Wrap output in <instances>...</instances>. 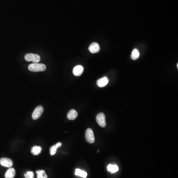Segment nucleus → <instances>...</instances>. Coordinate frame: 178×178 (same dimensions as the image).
Returning <instances> with one entry per match:
<instances>
[{
	"label": "nucleus",
	"instance_id": "ddd939ff",
	"mask_svg": "<svg viewBox=\"0 0 178 178\" xmlns=\"http://www.w3.org/2000/svg\"><path fill=\"white\" fill-rule=\"evenodd\" d=\"M31 153L34 156H38L42 152V148L40 146H34L31 149Z\"/></svg>",
	"mask_w": 178,
	"mask_h": 178
},
{
	"label": "nucleus",
	"instance_id": "2eb2a0df",
	"mask_svg": "<svg viewBox=\"0 0 178 178\" xmlns=\"http://www.w3.org/2000/svg\"><path fill=\"white\" fill-rule=\"evenodd\" d=\"M140 53L139 51L137 49H135L131 53V59L133 60H136L140 56Z\"/></svg>",
	"mask_w": 178,
	"mask_h": 178
},
{
	"label": "nucleus",
	"instance_id": "20e7f679",
	"mask_svg": "<svg viewBox=\"0 0 178 178\" xmlns=\"http://www.w3.org/2000/svg\"><path fill=\"white\" fill-rule=\"evenodd\" d=\"M25 59L27 61H32L34 63H38L40 61V56L37 54L28 53L25 56Z\"/></svg>",
	"mask_w": 178,
	"mask_h": 178
},
{
	"label": "nucleus",
	"instance_id": "f03ea898",
	"mask_svg": "<svg viewBox=\"0 0 178 178\" xmlns=\"http://www.w3.org/2000/svg\"><path fill=\"white\" fill-rule=\"evenodd\" d=\"M85 138L86 140L90 144H93L95 141L94 134L93 131L91 128H88L87 129L86 133H85Z\"/></svg>",
	"mask_w": 178,
	"mask_h": 178
},
{
	"label": "nucleus",
	"instance_id": "f3484780",
	"mask_svg": "<svg viewBox=\"0 0 178 178\" xmlns=\"http://www.w3.org/2000/svg\"><path fill=\"white\" fill-rule=\"evenodd\" d=\"M37 174V178H48L47 174L44 170H38L36 171Z\"/></svg>",
	"mask_w": 178,
	"mask_h": 178
},
{
	"label": "nucleus",
	"instance_id": "39448f33",
	"mask_svg": "<svg viewBox=\"0 0 178 178\" xmlns=\"http://www.w3.org/2000/svg\"><path fill=\"white\" fill-rule=\"evenodd\" d=\"M44 111V108L41 105H39L36 107L33 113H32V118L34 120H37L41 117Z\"/></svg>",
	"mask_w": 178,
	"mask_h": 178
},
{
	"label": "nucleus",
	"instance_id": "1a4fd4ad",
	"mask_svg": "<svg viewBox=\"0 0 178 178\" xmlns=\"http://www.w3.org/2000/svg\"><path fill=\"white\" fill-rule=\"evenodd\" d=\"M108 79L106 77H104L102 78L98 79L97 82V84L99 87H104L108 85Z\"/></svg>",
	"mask_w": 178,
	"mask_h": 178
},
{
	"label": "nucleus",
	"instance_id": "f8f14e48",
	"mask_svg": "<svg viewBox=\"0 0 178 178\" xmlns=\"http://www.w3.org/2000/svg\"><path fill=\"white\" fill-rule=\"evenodd\" d=\"M61 142H57V144L53 146H51L50 148V153H51V156H53L56 154V152H57V149L58 148H60L61 146Z\"/></svg>",
	"mask_w": 178,
	"mask_h": 178
},
{
	"label": "nucleus",
	"instance_id": "4468645a",
	"mask_svg": "<svg viewBox=\"0 0 178 178\" xmlns=\"http://www.w3.org/2000/svg\"><path fill=\"white\" fill-rule=\"evenodd\" d=\"M75 175L80 176V177H82L83 178H86L87 176V172L79 169H76L75 170Z\"/></svg>",
	"mask_w": 178,
	"mask_h": 178
},
{
	"label": "nucleus",
	"instance_id": "0eeeda50",
	"mask_svg": "<svg viewBox=\"0 0 178 178\" xmlns=\"http://www.w3.org/2000/svg\"><path fill=\"white\" fill-rule=\"evenodd\" d=\"M89 50L92 53H97L100 51V46L97 43H92L89 47Z\"/></svg>",
	"mask_w": 178,
	"mask_h": 178
},
{
	"label": "nucleus",
	"instance_id": "7ed1b4c3",
	"mask_svg": "<svg viewBox=\"0 0 178 178\" xmlns=\"http://www.w3.org/2000/svg\"><path fill=\"white\" fill-rule=\"evenodd\" d=\"M96 121L100 127L104 128L106 126L105 116L104 113L101 112L98 114L96 116Z\"/></svg>",
	"mask_w": 178,
	"mask_h": 178
},
{
	"label": "nucleus",
	"instance_id": "423d86ee",
	"mask_svg": "<svg viewBox=\"0 0 178 178\" xmlns=\"http://www.w3.org/2000/svg\"><path fill=\"white\" fill-rule=\"evenodd\" d=\"M0 164L5 167H11L13 165L12 160L8 158H2L0 159Z\"/></svg>",
	"mask_w": 178,
	"mask_h": 178
},
{
	"label": "nucleus",
	"instance_id": "9d476101",
	"mask_svg": "<svg viewBox=\"0 0 178 178\" xmlns=\"http://www.w3.org/2000/svg\"><path fill=\"white\" fill-rule=\"evenodd\" d=\"M77 116H78V113L74 109H71L68 112L67 115V117L68 118V119L71 120L75 119Z\"/></svg>",
	"mask_w": 178,
	"mask_h": 178
},
{
	"label": "nucleus",
	"instance_id": "a211bd4d",
	"mask_svg": "<svg viewBox=\"0 0 178 178\" xmlns=\"http://www.w3.org/2000/svg\"><path fill=\"white\" fill-rule=\"evenodd\" d=\"M24 176L26 178H34V174L33 172L28 171L25 174Z\"/></svg>",
	"mask_w": 178,
	"mask_h": 178
},
{
	"label": "nucleus",
	"instance_id": "6e6552de",
	"mask_svg": "<svg viewBox=\"0 0 178 178\" xmlns=\"http://www.w3.org/2000/svg\"><path fill=\"white\" fill-rule=\"evenodd\" d=\"M83 71H84V67L82 65H77L76 67H75L73 69V74L76 76H81Z\"/></svg>",
	"mask_w": 178,
	"mask_h": 178
},
{
	"label": "nucleus",
	"instance_id": "dca6fc26",
	"mask_svg": "<svg viewBox=\"0 0 178 178\" xmlns=\"http://www.w3.org/2000/svg\"><path fill=\"white\" fill-rule=\"evenodd\" d=\"M108 171L111 173H115L118 171V167L116 165H112L109 164L108 166Z\"/></svg>",
	"mask_w": 178,
	"mask_h": 178
},
{
	"label": "nucleus",
	"instance_id": "f257e3e1",
	"mask_svg": "<svg viewBox=\"0 0 178 178\" xmlns=\"http://www.w3.org/2000/svg\"><path fill=\"white\" fill-rule=\"evenodd\" d=\"M28 69L32 72H40L46 70V67L44 64L33 63L29 65Z\"/></svg>",
	"mask_w": 178,
	"mask_h": 178
},
{
	"label": "nucleus",
	"instance_id": "9b49d317",
	"mask_svg": "<svg viewBox=\"0 0 178 178\" xmlns=\"http://www.w3.org/2000/svg\"><path fill=\"white\" fill-rule=\"evenodd\" d=\"M15 175V171L13 168H10L5 174V178H13Z\"/></svg>",
	"mask_w": 178,
	"mask_h": 178
}]
</instances>
